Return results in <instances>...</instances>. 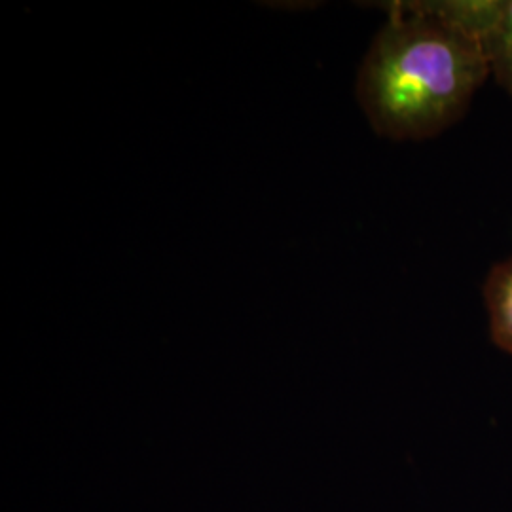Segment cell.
I'll use <instances>...</instances> for the list:
<instances>
[{
  "label": "cell",
  "mask_w": 512,
  "mask_h": 512,
  "mask_svg": "<svg viewBox=\"0 0 512 512\" xmlns=\"http://www.w3.org/2000/svg\"><path fill=\"white\" fill-rule=\"evenodd\" d=\"M446 19L480 42L492 76L512 90V0H431Z\"/></svg>",
  "instance_id": "cell-2"
},
{
  "label": "cell",
  "mask_w": 512,
  "mask_h": 512,
  "mask_svg": "<svg viewBox=\"0 0 512 512\" xmlns=\"http://www.w3.org/2000/svg\"><path fill=\"white\" fill-rule=\"evenodd\" d=\"M495 346L512 355V256L495 264L482 287Z\"/></svg>",
  "instance_id": "cell-3"
},
{
  "label": "cell",
  "mask_w": 512,
  "mask_h": 512,
  "mask_svg": "<svg viewBox=\"0 0 512 512\" xmlns=\"http://www.w3.org/2000/svg\"><path fill=\"white\" fill-rule=\"evenodd\" d=\"M490 76L480 42L431 0L391 2L355 92L380 137L427 141L458 124Z\"/></svg>",
  "instance_id": "cell-1"
},
{
  "label": "cell",
  "mask_w": 512,
  "mask_h": 512,
  "mask_svg": "<svg viewBox=\"0 0 512 512\" xmlns=\"http://www.w3.org/2000/svg\"><path fill=\"white\" fill-rule=\"evenodd\" d=\"M509 93H511V95H512V90H511V92H509Z\"/></svg>",
  "instance_id": "cell-4"
}]
</instances>
